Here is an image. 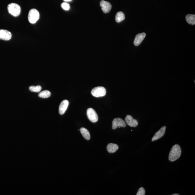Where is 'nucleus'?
<instances>
[{"label": "nucleus", "instance_id": "obj_4", "mask_svg": "<svg viewBox=\"0 0 195 195\" xmlns=\"http://www.w3.org/2000/svg\"><path fill=\"white\" fill-rule=\"evenodd\" d=\"M106 93V88L102 86H98L94 88L91 91V94L95 97H104Z\"/></svg>", "mask_w": 195, "mask_h": 195}, {"label": "nucleus", "instance_id": "obj_10", "mask_svg": "<svg viewBox=\"0 0 195 195\" xmlns=\"http://www.w3.org/2000/svg\"><path fill=\"white\" fill-rule=\"evenodd\" d=\"M125 121L128 125L131 127H135L138 125L137 121L134 119L131 115L126 116L125 118Z\"/></svg>", "mask_w": 195, "mask_h": 195}, {"label": "nucleus", "instance_id": "obj_16", "mask_svg": "<svg viewBox=\"0 0 195 195\" xmlns=\"http://www.w3.org/2000/svg\"><path fill=\"white\" fill-rule=\"evenodd\" d=\"M125 18V14L123 13L122 12H119L117 13L116 15V21L117 23H120L124 20Z\"/></svg>", "mask_w": 195, "mask_h": 195}, {"label": "nucleus", "instance_id": "obj_3", "mask_svg": "<svg viewBox=\"0 0 195 195\" xmlns=\"http://www.w3.org/2000/svg\"><path fill=\"white\" fill-rule=\"evenodd\" d=\"M39 13L36 9H32L29 11L28 19L29 23L34 24L36 23L39 18Z\"/></svg>", "mask_w": 195, "mask_h": 195}, {"label": "nucleus", "instance_id": "obj_14", "mask_svg": "<svg viewBox=\"0 0 195 195\" xmlns=\"http://www.w3.org/2000/svg\"><path fill=\"white\" fill-rule=\"evenodd\" d=\"M80 132L82 136L86 140H89L90 138V135L89 132L88 130L84 128H81L80 129Z\"/></svg>", "mask_w": 195, "mask_h": 195}, {"label": "nucleus", "instance_id": "obj_15", "mask_svg": "<svg viewBox=\"0 0 195 195\" xmlns=\"http://www.w3.org/2000/svg\"><path fill=\"white\" fill-rule=\"evenodd\" d=\"M186 20L187 22L191 25L195 24V15L194 14H187L186 16Z\"/></svg>", "mask_w": 195, "mask_h": 195}, {"label": "nucleus", "instance_id": "obj_1", "mask_svg": "<svg viewBox=\"0 0 195 195\" xmlns=\"http://www.w3.org/2000/svg\"><path fill=\"white\" fill-rule=\"evenodd\" d=\"M181 153V149L178 144H175L171 148L169 155L170 161L174 162L180 158Z\"/></svg>", "mask_w": 195, "mask_h": 195}, {"label": "nucleus", "instance_id": "obj_20", "mask_svg": "<svg viewBox=\"0 0 195 195\" xmlns=\"http://www.w3.org/2000/svg\"><path fill=\"white\" fill-rule=\"evenodd\" d=\"M145 194V191L143 187L140 188L137 192V195H144Z\"/></svg>", "mask_w": 195, "mask_h": 195}, {"label": "nucleus", "instance_id": "obj_2", "mask_svg": "<svg viewBox=\"0 0 195 195\" xmlns=\"http://www.w3.org/2000/svg\"><path fill=\"white\" fill-rule=\"evenodd\" d=\"M9 13L12 15L17 17L21 12V8L20 5L16 3L10 4L7 7Z\"/></svg>", "mask_w": 195, "mask_h": 195}, {"label": "nucleus", "instance_id": "obj_22", "mask_svg": "<svg viewBox=\"0 0 195 195\" xmlns=\"http://www.w3.org/2000/svg\"><path fill=\"white\" fill-rule=\"evenodd\" d=\"M172 195H179V194H172Z\"/></svg>", "mask_w": 195, "mask_h": 195}, {"label": "nucleus", "instance_id": "obj_12", "mask_svg": "<svg viewBox=\"0 0 195 195\" xmlns=\"http://www.w3.org/2000/svg\"><path fill=\"white\" fill-rule=\"evenodd\" d=\"M146 35V33L144 32L137 34L135 36L134 41V44L135 46H139L142 43L144 38L145 37Z\"/></svg>", "mask_w": 195, "mask_h": 195}, {"label": "nucleus", "instance_id": "obj_19", "mask_svg": "<svg viewBox=\"0 0 195 195\" xmlns=\"http://www.w3.org/2000/svg\"><path fill=\"white\" fill-rule=\"evenodd\" d=\"M61 6L63 9L66 11L69 10L70 8V5L66 2H64L61 4Z\"/></svg>", "mask_w": 195, "mask_h": 195}, {"label": "nucleus", "instance_id": "obj_5", "mask_svg": "<svg viewBox=\"0 0 195 195\" xmlns=\"http://www.w3.org/2000/svg\"><path fill=\"white\" fill-rule=\"evenodd\" d=\"M87 115L89 120L93 122H97L98 120L96 112L93 108H89L87 111Z\"/></svg>", "mask_w": 195, "mask_h": 195}, {"label": "nucleus", "instance_id": "obj_17", "mask_svg": "<svg viewBox=\"0 0 195 195\" xmlns=\"http://www.w3.org/2000/svg\"><path fill=\"white\" fill-rule=\"evenodd\" d=\"M51 96L50 92L48 90H44L40 93L39 95V97L43 98H46L49 97Z\"/></svg>", "mask_w": 195, "mask_h": 195}, {"label": "nucleus", "instance_id": "obj_9", "mask_svg": "<svg viewBox=\"0 0 195 195\" xmlns=\"http://www.w3.org/2000/svg\"><path fill=\"white\" fill-rule=\"evenodd\" d=\"M166 128V126H164L161 128L158 131L155 133L154 136L152 139V141L153 142L154 141L159 140V139L163 137L165 133Z\"/></svg>", "mask_w": 195, "mask_h": 195}, {"label": "nucleus", "instance_id": "obj_7", "mask_svg": "<svg viewBox=\"0 0 195 195\" xmlns=\"http://www.w3.org/2000/svg\"><path fill=\"white\" fill-rule=\"evenodd\" d=\"M12 34L8 31L0 29V39L4 41H9L11 39Z\"/></svg>", "mask_w": 195, "mask_h": 195}, {"label": "nucleus", "instance_id": "obj_21", "mask_svg": "<svg viewBox=\"0 0 195 195\" xmlns=\"http://www.w3.org/2000/svg\"><path fill=\"white\" fill-rule=\"evenodd\" d=\"M63 1L66 2H69L71 1L72 0H63Z\"/></svg>", "mask_w": 195, "mask_h": 195}, {"label": "nucleus", "instance_id": "obj_6", "mask_svg": "<svg viewBox=\"0 0 195 195\" xmlns=\"http://www.w3.org/2000/svg\"><path fill=\"white\" fill-rule=\"evenodd\" d=\"M126 126L125 123L124 121L120 118H115L113 121L112 128L113 129H116L117 127H125Z\"/></svg>", "mask_w": 195, "mask_h": 195}, {"label": "nucleus", "instance_id": "obj_13", "mask_svg": "<svg viewBox=\"0 0 195 195\" xmlns=\"http://www.w3.org/2000/svg\"><path fill=\"white\" fill-rule=\"evenodd\" d=\"M107 149L109 153H113L118 150L119 146L117 144L110 143L108 144Z\"/></svg>", "mask_w": 195, "mask_h": 195}, {"label": "nucleus", "instance_id": "obj_18", "mask_svg": "<svg viewBox=\"0 0 195 195\" xmlns=\"http://www.w3.org/2000/svg\"><path fill=\"white\" fill-rule=\"evenodd\" d=\"M42 88L41 86H31L29 88V89L30 91L34 92H39L41 91Z\"/></svg>", "mask_w": 195, "mask_h": 195}, {"label": "nucleus", "instance_id": "obj_8", "mask_svg": "<svg viewBox=\"0 0 195 195\" xmlns=\"http://www.w3.org/2000/svg\"><path fill=\"white\" fill-rule=\"evenodd\" d=\"M100 5L104 13H107L111 10L112 5L109 2L103 0L101 1Z\"/></svg>", "mask_w": 195, "mask_h": 195}, {"label": "nucleus", "instance_id": "obj_11", "mask_svg": "<svg viewBox=\"0 0 195 195\" xmlns=\"http://www.w3.org/2000/svg\"><path fill=\"white\" fill-rule=\"evenodd\" d=\"M69 105L68 101L64 100L61 102L59 107V113L60 114H64L67 109Z\"/></svg>", "mask_w": 195, "mask_h": 195}]
</instances>
